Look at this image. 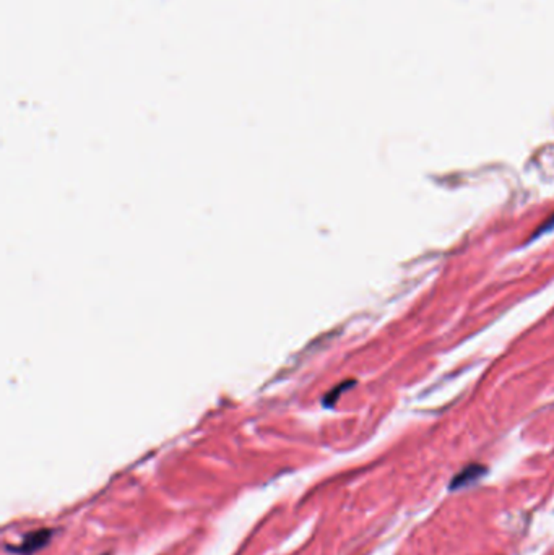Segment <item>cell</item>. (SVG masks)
<instances>
[{
    "instance_id": "obj_1",
    "label": "cell",
    "mask_w": 554,
    "mask_h": 555,
    "mask_svg": "<svg viewBox=\"0 0 554 555\" xmlns=\"http://www.w3.org/2000/svg\"><path fill=\"white\" fill-rule=\"evenodd\" d=\"M51 538H52L51 529H36V531L28 533L27 536L23 538L22 544H20L18 547L12 549V551L20 555H33L38 551H41V549L51 541Z\"/></svg>"
},
{
    "instance_id": "obj_2",
    "label": "cell",
    "mask_w": 554,
    "mask_h": 555,
    "mask_svg": "<svg viewBox=\"0 0 554 555\" xmlns=\"http://www.w3.org/2000/svg\"><path fill=\"white\" fill-rule=\"evenodd\" d=\"M483 468H479L478 464H474V466H472V468H468V469H465L463 473H460L457 478H455V480H454V484H452V487H457V485H465L467 484V480H473V479H477L479 474L483 473Z\"/></svg>"
},
{
    "instance_id": "obj_3",
    "label": "cell",
    "mask_w": 554,
    "mask_h": 555,
    "mask_svg": "<svg viewBox=\"0 0 554 555\" xmlns=\"http://www.w3.org/2000/svg\"><path fill=\"white\" fill-rule=\"evenodd\" d=\"M551 229H554V215L550 218V220H548L545 225H543L540 229H538V234H543V232H546V231H551Z\"/></svg>"
}]
</instances>
